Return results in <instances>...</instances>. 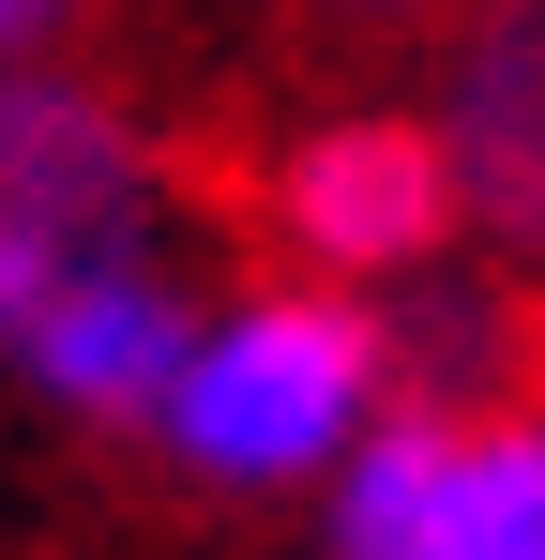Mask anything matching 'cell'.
<instances>
[{"label": "cell", "mask_w": 545, "mask_h": 560, "mask_svg": "<svg viewBox=\"0 0 545 560\" xmlns=\"http://www.w3.org/2000/svg\"><path fill=\"white\" fill-rule=\"evenodd\" d=\"M77 15H91V0H0V61H61Z\"/></svg>", "instance_id": "8992f818"}, {"label": "cell", "mask_w": 545, "mask_h": 560, "mask_svg": "<svg viewBox=\"0 0 545 560\" xmlns=\"http://www.w3.org/2000/svg\"><path fill=\"white\" fill-rule=\"evenodd\" d=\"M379 409H394L379 303L318 288V273H258V288L182 318V364H167L137 440L182 485H212V500H318V469L349 455Z\"/></svg>", "instance_id": "6da1fadb"}, {"label": "cell", "mask_w": 545, "mask_h": 560, "mask_svg": "<svg viewBox=\"0 0 545 560\" xmlns=\"http://www.w3.org/2000/svg\"><path fill=\"white\" fill-rule=\"evenodd\" d=\"M197 273L182 243H0V378L61 424L137 440L182 364Z\"/></svg>", "instance_id": "7a4b0ae2"}, {"label": "cell", "mask_w": 545, "mask_h": 560, "mask_svg": "<svg viewBox=\"0 0 545 560\" xmlns=\"http://www.w3.org/2000/svg\"><path fill=\"white\" fill-rule=\"evenodd\" d=\"M394 560H545V409H454Z\"/></svg>", "instance_id": "5b68a950"}, {"label": "cell", "mask_w": 545, "mask_h": 560, "mask_svg": "<svg viewBox=\"0 0 545 560\" xmlns=\"http://www.w3.org/2000/svg\"><path fill=\"white\" fill-rule=\"evenodd\" d=\"M258 228L288 243V273L318 288H409L454 258V167L425 121H394V106H334V121H303L288 152L258 167Z\"/></svg>", "instance_id": "3957f363"}, {"label": "cell", "mask_w": 545, "mask_h": 560, "mask_svg": "<svg viewBox=\"0 0 545 560\" xmlns=\"http://www.w3.org/2000/svg\"><path fill=\"white\" fill-rule=\"evenodd\" d=\"M318 15H363V31H394V15H440V0H318Z\"/></svg>", "instance_id": "52a82bcc"}, {"label": "cell", "mask_w": 545, "mask_h": 560, "mask_svg": "<svg viewBox=\"0 0 545 560\" xmlns=\"http://www.w3.org/2000/svg\"><path fill=\"white\" fill-rule=\"evenodd\" d=\"M0 243H182L167 137L61 61H0Z\"/></svg>", "instance_id": "277c9868"}]
</instances>
